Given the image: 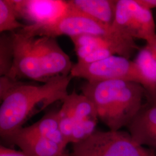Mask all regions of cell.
<instances>
[{
  "mask_svg": "<svg viewBox=\"0 0 156 156\" xmlns=\"http://www.w3.org/2000/svg\"><path fill=\"white\" fill-rule=\"evenodd\" d=\"M73 76H59L41 84L0 77V135L2 140L23 128L34 115L68 95Z\"/></svg>",
  "mask_w": 156,
  "mask_h": 156,
  "instance_id": "6da1fadb",
  "label": "cell"
},
{
  "mask_svg": "<svg viewBox=\"0 0 156 156\" xmlns=\"http://www.w3.org/2000/svg\"><path fill=\"white\" fill-rule=\"evenodd\" d=\"M80 89L82 94L94 105L98 119L112 131L127 127L151 102L148 90L141 84L134 82H86Z\"/></svg>",
  "mask_w": 156,
  "mask_h": 156,
  "instance_id": "7a4b0ae2",
  "label": "cell"
},
{
  "mask_svg": "<svg viewBox=\"0 0 156 156\" xmlns=\"http://www.w3.org/2000/svg\"><path fill=\"white\" fill-rule=\"evenodd\" d=\"M70 75L82 78L88 82H98L110 80H122L141 84L151 94L155 85L135 62L123 56L108 57L89 64L77 62L73 64Z\"/></svg>",
  "mask_w": 156,
  "mask_h": 156,
  "instance_id": "3957f363",
  "label": "cell"
},
{
  "mask_svg": "<svg viewBox=\"0 0 156 156\" xmlns=\"http://www.w3.org/2000/svg\"><path fill=\"white\" fill-rule=\"evenodd\" d=\"M70 156H156V152L138 144L127 132L96 129L87 139L73 144Z\"/></svg>",
  "mask_w": 156,
  "mask_h": 156,
  "instance_id": "277c9868",
  "label": "cell"
},
{
  "mask_svg": "<svg viewBox=\"0 0 156 156\" xmlns=\"http://www.w3.org/2000/svg\"><path fill=\"white\" fill-rule=\"evenodd\" d=\"M17 31L31 37L52 38L60 35L71 38L85 34L106 37L119 33L112 26H106L79 12L71 5L69 12L57 22L48 25H25Z\"/></svg>",
  "mask_w": 156,
  "mask_h": 156,
  "instance_id": "5b68a950",
  "label": "cell"
},
{
  "mask_svg": "<svg viewBox=\"0 0 156 156\" xmlns=\"http://www.w3.org/2000/svg\"><path fill=\"white\" fill-rule=\"evenodd\" d=\"M112 27L134 40L147 41L156 35L151 10L140 5L136 0H117Z\"/></svg>",
  "mask_w": 156,
  "mask_h": 156,
  "instance_id": "8992f818",
  "label": "cell"
},
{
  "mask_svg": "<svg viewBox=\"0 0 156 156\" xmlns=\"http://www.w3.org/2000/svg\"><path fill=\"white\" fill-rule=\"evenodd\" d=\"M11 33L14 56L11 71L7 76L16 80L24 78L42 83L47 82L34 48L33 37L19 31Z\"/></svg>",
  "mask_w": 156,
  "mask_h": 156,
  "instance_id": "52a82bcc",
  "label": "cell"
},
{
  "mask_svg": "<svg viewBox=\"0 0 156 156\" xmlns=\"http://www.w3.org/2000/svg\"><path fill=\"white\" fill-rule=\"evenodd\" d=\"M18 19L30 25H48L57 22L70 11L68 1L11 0Z\"/></svg>",
  "mask_w": 156,
  "mask_h": 156,
  "instance_id": "ba28073f",
  "label": "cell"
},
{
  "mask_svg": "<svg viewBox=\"0 0 156 156\" xmlns=\"http://www.w3.org/2000/svg\"><path fill=\"white\" fill-rule=\"evenodd\" d=\"M33 44L42 71L48 80L70 75L73 64L56 38L33 37Z\"/></svg>",
  "mask_w": 156,
  "mask_h": 156,
  "instance_id": "9c48e42d",
  "label": "cell"
},
{
  "mask_svg": "<svg viewBox=\"0 0 156 156\" xmlns=\"http://www.w3.org/2000/svg\"><path fill=\"white\" fill-rule=\"evenodd\" d=\"M126 127L135 142L156 152V105L146 104Z\"/></svg>",
  "mask_w": 156,
  "mask_h": 156,
  "instance_id": "30bf717a",
  "label": "cell"
},
{
  "mask_svg": "<svg viewBox=\"0 0 156 156\" xmlns=\"http://www.w3.org/2000/svg\"><path fill=\"white\" fill-rule=\"evenodd\" d=\"M3 140L30 156H71L66 149L45 137L13 134Z\"/></svg>",
  "mask_w": 156,
  "mask_h": 156,
  "instance_id": "8fae6325",
  "label": "cell"
},
{
  "mask_svg": "<svg viewBox=\"0 0 156 156\" xmlns=\"http://www.w3.org/2000/svg\"><path fill=\"white\" fill-rule=\"evenodd\" d=\"M68 2L79 12L106 26H112L115 19L117 1L70 0Z\"/></svg>",
  "mask_w": 156,
  "mask_h": 156,
  "instance_id": "7c38bea8",
  "label": "cell"
},
{
  "mask_svg": "<svg viewBox=\"0 0 156 156\" xmlns=\"http://www.w3.org/2000/svg\"><path fill=\"white\" fill-rule=\"evenodd\" d=\"M58 111L49 112L37 122L20 128L13 134L45 137L55 143L59 142L62 140V135L58 128Z\"/></svg>",
  "mask_w": 156,
  "mask_h": 156,
  "instance_id": "4fadbf2b",
  "label": "cell"
},
{
  "mask_svg": "<svg viewBox=\"0 0 156 156\" xmlns=\"http://www.w3.org/2000/svg\"><path fill=\"white\" fill-rule=\"evenodd\" d=\"M62 102L60 113L72 119L75 124L91 117L98 118L94 105L82 93L79 94L73 91Z\"/></svg>",
  "mask_w": 156,
  "mask_h": 156,
  "instance_id": "5bb4252c",
  "label": "cell"
},
{
  "mask_svg": "<svg viewBox=\"0 0 156 156\" xmlns=\"http://www.w3.org/2000/svg\"><path fill=\"white\" fill-rule=\"evenodd\" d=\"M11 0H0V33L14 32L25 25L19 22Z\"/></svg>",
  "mask_w": 156,
  "mask_h": 156,
  "instance_id": "9a60e30c",
  "label": "cell"
},
{
  "mask_svg": "<svg viewBox=\"0 0 156 156\" xmlns=\"http://www.w3.org/2000/svg\"><path fill=\"white\" fill-rule=\"evenodd\" d=\"M14 56L11 33L0 35V76H7L11 71Z\"/></svg>",
  "mask_w": 156,
  "mask_h": 156,
  "instance_id": "2e32d148",
  "label": "cell"
},
{
  "mask_svg": "<svg viewBox=\"0 0 156 156\" xmlns=\"http://www.w3.org/2000/svg\"><path fill=\"white\" fill-rule=\"evenodd\" d=\"M97 117H91L75 124L70 143L75 144L89 138L96 130Z\"/></svg>",
  "mask_w": 156,
  "mask_h": 156,
  "instance_id": "e0dca14e",
  "label": "cell"
},
{
  "mask_svg": "<svg viewBox=\"0 0 156 156\" xmlns=\"http://www.w3.org/2000/svg\"><path fill=\"white\" fill-rule=\"evenodd\" d=\"M59 124L58 128L64 136L67 144L70 143V140L73 135V129L75 126V122L70 117L62 115L58 111Z\"/></svg>",
  "mask_w": 156,
  "mask_h": 156,
  "instance_id": "ac0fdd59",
  "label": "cell"
},
{
  "mask_svg": "<svg viewBox=\"0 0 156 156\" xmlns=\"http://www.w3.org/2000/svg\"><path fill=\"white\" fill-rule=\"evenodd\" d=\"M144 48L147 52L151 60L156 65V35L146 41V45Z\"/></svg>",
  "mask_w": 156,
  "mask_h": 156,
  "instance_id": "d6986e66",
  "label": "cell"
},
{
  "mask_svg": "<svg viewBox=\"0 0 156 156\" xmlns=\"http://www.w3.org/2000/svg\"><path fill=\"white\" fill-rule=\"evenodd\" d=\"M0 156H30L24 151H16L1 145Z\"/></svg>",
  "mask_w": 156,
  "mask_h": 156,
  "instance_id": "ffe728a7",
  "label": "cell"
},
{
  "mask_svg": "<svg viewBox=\"0 0 156 156\" xmlns=\"http://www.w3.org/2000/svg\"><path fill=\"white\" fill-rule=\"evenodd\" d=\"M140 5L145 8L151 10L156 8V0H136Z\"/></svg>",
  "mask_w": 156,
  "mask_h": 156,
  "instance_id": "44dd1931",
  "label": "cell"
},
{
  "mask_svg": "<svg viewBox=\"0 0 156 156\" xmlns=\"http://www.w3.org/2000/svg\"><path fill=\"white\" fill-rule=\"evenodd\" d=\"M150 96H151V103L156 105V86L153 91L152 92V93L151 94Z\"/></svg>",
  "mask_w": 156,
  "mask_h": 156,
  "instance_id": "7402d4cb",
  "label": "cell"
}]
</instances>
